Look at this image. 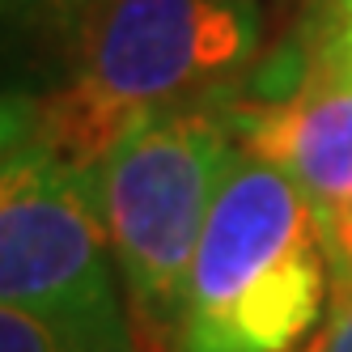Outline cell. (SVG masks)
Masks as SVG:
<instances>
[{
	"mask_svg": "<svg viewBox=\"0 0 352 352\" xmlns=\"http://www.w3.org/2000/svg\"><path fill=\"white\" fill-rule=\"evenodd\" d=\"M331 314L314 199L250 148L225 174L187 272L174 352H293Z\"/></svg>",
	"mask_w": 352,
	"mask_h": 352,
	"instance_id": "2",
	"label": "cell"
},
{
	"mask_svg": "<svg viewBox=\"0 0 352 352\" xmlns=\"http://www.w3.org/2000/svg\"><path fill=\"white\" fill-rule=\"evenodd\" d=\"M238 144L280 166L314 208L352 199V85L322 81L267 102H230Z\"/></svg>",
	"mask_w": 352,
	"mask_h": 352,
	"instance_id": "5",
	"label": "cell"
},
{
	"mask_svg": "<svg viewBox=\"0 0 352 352\" xmlns=\"http://www.w3.org/2000/svg\"><path fill=\"white\" fill-rule=\"evenodd\" d=\"M115 276L119 263L94 179L56 157L9 98L0 170V301L30 310L81 344L136 352Z\"/></svg>",
	"mask_w": 352,
	"mask_h": 352,
	"instance_id": "4",
	"label": "cell"
},
{
	"mask_svg": "<svg viewBox=\"0 0 352 352\" xmlns=\"http://www.w3.org/2000/svg\"><path fill=\"white\" fill-rule=\"evenodd\" d=\"M310 352H352V297L331 301L327 327H322V336L314 340Z\"/></svg>",
	"mask_w": 352,
	"mask_h": 352,
	"instance_id": "10",
	"label": "cell"
},
{
	"mask_svg": "<svg viewBox=\"0 0 352 352\" xmlns=\"http://www.w3.org/2000/svg\"><path fill=\"white\" fill-rule=\"evenodd\" d=\"M322 81H336V85H352V21L340 30H331L322 47Z\"/></svg>",
	"mask_w": 352,
	"mask_h": 352,
	"instance_id": "9",
	"label": "cell"
},
{
	"mask_svg": "<svg viewBox=\"0 0 352 352\" xmlns=\"http://www.w3.org/2000/svg\"><path fill=\"white\" fill-rule=\"evenodd\" d=\"M238 148L230 102H187L132 119L94 170L98 212L123 289L144 327H157L166 340L179 322L199 234Z\"/></svg>",
	"mask_w": 352,
	"mask_h": 352,
	"instance_id": "3",
	"label": "cell"
},
{
	"mask_svg": "<svg viewBox=\"0 0 352 352\" xmlns=\"http://www.w3.org/2000/svg\"><path fill=\"white\" fill-rule=\"evenodd\" d=\"M259 47V0H98L64 47V81L13 102L56 157L94 179L132 119L208 102Z\"/></svg>",
	"mask_w": 352,
	"mask_h": 352,
	"instance_id": "1",
	"label": "cell"
},
{
	"mask_svg": "<svg viewBox=\"0 0 352 352\" xmlns=\"http://www.w3.org/2000/svg\"><path fill=\"white\" fill-rule=\"evenodd\" d=\"M327 13H331V30L348 26L352 21V0H327Z\"/></svg>",
	"mask_w": 352,
	"mask_h": 352,
	"instance_id": "11",
	"label": "cell"
},
{
	"mask_svg": "<svg viewBox=\"0 0 352 352\" xmlns=\"http://www.w3.org/2000/svg\"><path fill=\"white\" fill-rule=\"evenodd\" d=\"M94 5L98 0H5V26L64 52Z\"/></svg>",
	"mask_w": 352,
	"mask_h": 352,
	"instance_id": "6",
	"label": "cell"
},
{
	"mask_svg": "<svg viewBox=\"0 0 352 352\" xmlns=\"http://www.w3.org/2000/svg\"><path fill=\"white\" fill-rule=\"evenodd\" d=\"M314 212H318L327 272H331V301H344V297H352V199L322 204Z\"/></svg>",
	"mask_w": 352,
	"mask_h": 352,
	"instance_id": "8",
	"label": "cell"
},
{
	"mask_svg": "<svg viewBox=\"0 0 352 352\" xmlns=\"http://www.w3.org/2000/svg\"><path fill=\"white\" fill-rule=\"evenodd\" d=\"M0 352H115V348L81 344V340L56 331L52 322L34 318L30 310L0 306Z\"/></svg>",
	"mask_w": 352,
	"mask_h": 352,
	"instance_id": "7",
	"label": "cell"
}]
</instances>
